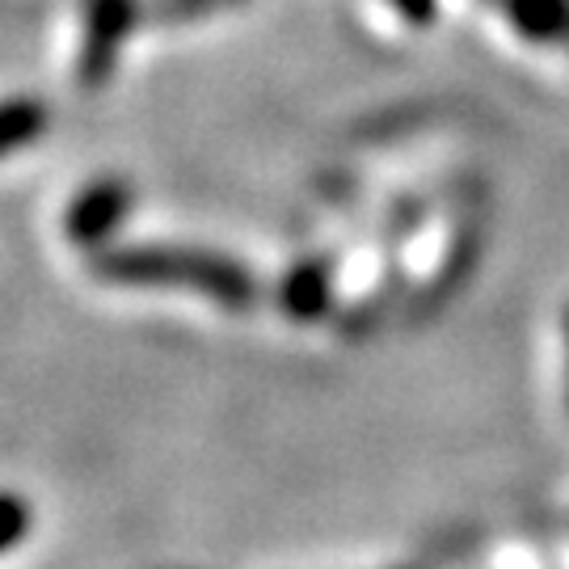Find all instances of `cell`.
Listing matches in <instances>:
<instances>
[{"instance_id": "277c9868", "label": "cell", "mask_w": 569, "mask_h": 569, "mask_svg": "<svg viewBox=\"0 0 569 569\" xmlns=\"http://www.w3.org/2000/svg\"><path fill=\"white\" fill-rule=\"evenodd\" d=\"M498 9L523 39L569 47V0H498Z\"/></svg>"}, {"instance_id": "8992f818", "label": "cell", "mask_w": 569, "mask_h": 569, "mask_svg": "<svg viewBox=\"0 0 569 569\" xmlns=\"http://www.w3.org/2000/svg\"><path fill=\"white\" fill-rule=\"evenodd\" d=\"M47 131V110L34 98H9L0 102V157L30 148Z\"/></svg>"}, {"instance_id": "6da1fadb", "label": "cell", "mask_w": 569, "mask_h": 569, "mask_svg": "<svg viewBox=\"0 0 569 569\" xmlns=\"http://www.w3.org/2000/svg\"><path fill=\"white\" fill-rule=\"evenodd\" d=\"M93 270L110 283L131 287H190L203 291L224 308H249L258 296L253 274L237 258L211 253V249H186V244H127L106 249Z\"/></svg>"}, {"instance_id": "52a82bcc", "label": "cell", "mask_w": 569, "mask_h": 569, "mask_svg": "<svg viewBox=\"0 0 569 569\" xmlns=\"http://www.w3.org/2000/svg\"><path fill=\"white\" fill-rule=\"evenodd\" d=\"M220 4H232V0H157V13L164 21H182V18H199V13H211Z\"/></svg>"}, {"instance_id": "ba28073f", "label": "cell", "mask_w": 569, "mask_h": 569, "mask_svg": "<svg viewBox=\"0 0 569 569\" xmlns=\"http://www.w3.org/2000/svg\"><path fill=\"white\" fill-rule=\"evenodd\" d=\"M392 9H397L406 21H413V26L435 21V0H392Z\"/></svg>"}, {"instance_id": "3957f363", "label": "cell", "mask_w": 569, "mask_h": 569, "mask_svg": "<svg viewBox=\"0 0 569 569\" xmlns=\"http://www.w3.org/2000/svg\"><path fill=\"white\" fill-rule=\"evenodd\" d=\"M127 216H131V186L122 182V178H98V182H89L72 199L63 224H68L72 244L98 249V244H106L119 232Z\"/></svg>"}, {"instance_id": "9c48e42d", "label": "cell", "mask_w": 569, "mask_h": 569, "mask_svg": "<svg viewBox=\"0 0 569 569\" xmlns=\"http://www.w3.org/2000/svg\"><path fill=\"white\" fill-rule=\"evenodd\" d=\"M566 338H569V317H566Z\"/></svg>"}, {"instance_id": "7a4b0ae2", "label": "cell", "mask_w": 569, "mask_h": 569, "mask_svg": "<svg viewBox=\"0 0 569 569\" xmlns=\"http://www.w3.org/2000/svg\"><path fill=\"white\" fill-rule=\"evenodd\" d=\"M131 26H136V0H84V42L77 68L84 89H102L114 77Z\"/></svg>"}, {"instance_id": "5b68a950", "label": "cell", "mask_w": 569, "mask_h": 569, "mask_svg": "<svg viewBox=\"0 0 569 569\" xmlns=\"http://www.w3.org/2000/svg\"><path fill=\"white\" fill-rule=\"evenodd\" d=\"M279 305L287 317L296 321H312L329 308V270L321 262H300L287 270L283 287H279Z\"/></svg>"}]
</instances>
